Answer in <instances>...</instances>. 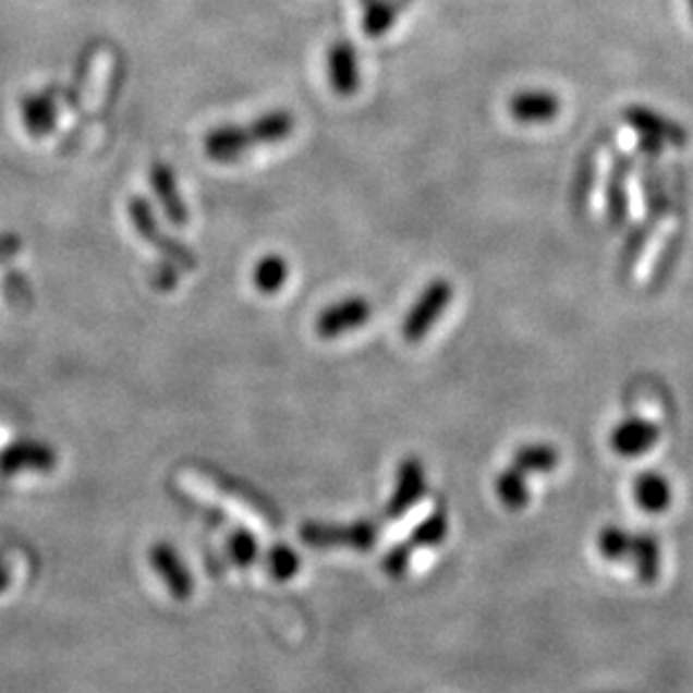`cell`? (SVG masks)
<instances>
[{
  "mask_svg": "<svg viewBox=\"0 0 693 693\" xmlns=\"http://www.w3.org/2000/svg\"><path fill=\"white\" fill-rule=\"evenodd\" d=\"M453 299V285L447 279H434L413 307L409 311L404 324H402V335L409 343H417L427 337V332L436 326L438 317L447 311L449 303Z\"/></svg>",
  "mask_w": 693,
  "mask_h": 693,
  "instance_id": "6da1fadb",
  "label": "cell"
},
{
  "mask_svg": "<svg viewBox=\"0 0 693 693\" xmlns=\"http://www.w3.org/2000/svg\"><path fill=\"white\" fill-rule=\"evenodd\" d=\"M301 538L307 546L330 548V546H353L357 550H366L375 544L377 530L368 521H357L353 525H326V523H307L301 530Z\"/></svg>",
  "mask_w": 693,
  "mask_h": 693,
  "instance_id": "7a4b0ae2",
  "label": "cell"
},
{
  "mask_svg": "<svg viewBox=\"0 0 693 693\" xmlns=\"http://www.w3.org/2000/svg\"><path fill=\"white\" fill-rule=\"evenodd\" d=\"M129 216L133 220V227H135L137 234L144 241H148L150 245H156V250H160L167 258L175 260L178 267H184V269L196 267V258L191 256L189 250H184V245H180L162 234L158 222H156V216H153L150 205L144 198H133L129 203Z\"/></svg>",
  "mask_w": 693,
  "mask_h": 693,
  "instance_id": "3957f363",
  "label": "cell"
},
{
  "mask_svg": "<svg viewBox=\"0 0 693 693\" xmlns=\"http://www.w3.org/2000/svg\"><path fill=\"white\" fill-rule=\"evenodd\" d=\"M370 317V303L364 296H349L328 305L317 317L315 330L321 339H337L345 332L362 328Z\"/></svg>",
  "mask_w": 693,
  "mask_h": 693,
  "instance_id": "277c9868",
  "label": "cell"
},
{
  "mask_svg": "<svg viewBox=\"0 0 693 693\" xmlns=\"http://www.w3.org/2000/svg\"><path fill=\"white\" fill-rule=\"evenodd\" d=\"M57 453L44 442H14L0 451V474L14 476L23 472L44 474L54 470Z\"/></svg>",
  "mask_w": 693,
  "mask_h": 693,
  "instance_id": "5b68a950",
  "label": "cell"
},
{
  "mask_svg": "<svg viewBox=\"0 0 693 693\" xmlns=\"http://www.w3.org/2000/svg\"><path fill=\"white\" fill-rule=\"evenodd\" d=\"M624 120L637 135L653 137V139L662 142L665 146L667 144L684 146L686 139H689L686 131L678 122L665 118L662 112L646 108V106H629L624 110Z\"/></svg>",
  "mask_w": 693,
  "mask_h": 693,
  "instance_id": "8992f818",
  "label": "cell"
},
{
  "mask_svg": "<svg viewBox=\"0 0 693 693\" xmlns=\"http://www.w3.org/2000/svg\"><path fill=\"white\" fill-rule=\"evenodd\" d=\"M328 82L335 95L351 97L360 90V57L353 44L335 41L328 50Z\"/></svg>",
  "mask_w": 693,
  "mask_h": 693,
  "instance_id": "52a82bcc",
  "label": "cell"
},
{
  "mask_svg": "<svg viewBox=\"0 0 693 693\" xmlns=\"http://www.w3.org/2000/svg\"><path fill=\"white\" fill-rule=\"evenodd\" d=\"M148 561L175 599L191 597V593H194V580H191V574L184 561L180 559L178 550H173L169 544H156L150 546Z\"/></svg>",
  "mask_w": 693,
  "mask_h": 693,
  "instance_id": "ba28073f",
  "label": "cell"
},
{
  "mask_svg": "<svg viewBox=\"0 0 693 693\" xmlns=\"http://www.w3.org/2000/svg\"><path fill=\"white\" fill-rule=\"evenodd\" d=\"M256 148L252 142V135L247 126L241 124H227L218 126L205 137V153L207 158L220 165H231L243 160V156Z\"/></svg>",
  "mask_w": 693,
  "mask_h": 693,
  "instance_id": "9c48e42d",
  "label": "cell"
},
{
  "mask_svg": "<svg viewBox=\"0 0 693 693\" xmlns=\"http://www.w3.org/2000/svg\"><path fill=\"white\" fill-rule=\"evenodd\" d=\"M508 110L519 124H548L559 118L561 99L548 90H525L510 99Z\"/></svg>",
  "mask_w": 693,
  "mask_h": 693,
  "instance_id": "30bf717a",
  "label": "cell"
},
{
  "mask_svg": "<svg viewBox=\"0 0 693 693\" xmlns=\"http://www.w3.org/2000/svg\"><path fill=\"white\" fill-rule=\"evenodd\" d=\"M633 171L631 156H615L606 182V216L612 229H620L629 220V191L627 180Z\"/></svg>",
  "mask_w": 693,
  "mask_h": 693,
  "instance_id": "8fae6325",
  "label": "cell"
},
{
  "mask_svg": "<svg viewBox=\"0 0 693 693\" xmlns=\"http://www.w3.org/2000/svg\"><path fill=\"white\" fill-rule=\"evenodd\" d=\"M658 440H660V427H656L653 422H646L642 417H629L620 422V425L610 434L612 451L627 458L646 453L648 449L656 447Z\"/></svg>",
  "mask_w": 693,
  "mask_h": 693,
  "instance_id": "7c38bea8",
  "label": "cell"
},
{
  "mask_svg": "<svg viewBox=\"0 0 693 693\" xmlns=\"http://www.w3.org/2000/svg\"><path fill=\"white\" fill-rule=\"evenodd\" d=\"M148 180H150L153 191H156V198H158L165 216L169 218V222H173L175 227L186 224L189 209L180 196V186H178V180H175V173L171 171V167L165 162H156L150 167Z\"/></svg>",
  "mask_w": 693,
  "mask_h": 693,
  "instance_id": "4fadbf2b",
  "label": "cell"
},
{
  "mask_svg": "<svg viewBox=\"0 0 693 693\" xmlns=\"http://www.w3.org/2000/svg\"><path fill=\"white\" fill-rule=\"evenodd\" d=\"M425 489H427L425 470H422L420 460L406 458L398 472V485H396V491L389 500L387 514L391 519H400L409 508H413L417 503V498L425 494Z\"/></svg>",
  "mask_w": 693,
  "mask_h": 693,
  "instance_id": "5bb4252c",
  "label": "cell"
},
{
  "mask_svg": "<svg viewBox=\"0 0 693 693\" xmlns=\"http://www.w3.org/2000/svg\"><path fill=\"white\" fill-rule=\"evenodd\" d=\"M21 118L23 126L34 137H46L57 129L59 108L50 93H36L27 95L21 104Z\"/></svg>",
  "mask_w": 693,
  "mask_h": 693,
  "instance_id": "9a60e30c",
  "label": "cell"
},
{
  "mask_svg": "<svg viewBox=\"0 0 693 693\" xmlns=\"http://www.w3.org/2000/svg\"><path fill=\"white\" fill-rule=\"evenodd\" d=\"M296 120L288 110H269L260 118H256L252 124H247V131L252 135L254 146H269L281 144L294 133Z\"/></svg>",
  "mask_w": 693,
  "mask_h": 693,
  "instance_id": "2e32d148",
  "label": "cell"
},
{
  "mask_svg": "<svg viewBox=\"0 0 693 693\" xmlns=\"http://www.w3.org/2000/svg\"><path fill=\"white\" fill-rule=\"evenodd\" d=\"M633 496H635V503L646 510V512H665L669 506H671V485L667 483L665 476L660 474H642L635 478V485H633Z\"/></svg>",
  "mask_w": 693,
  "mask_h": 693,
  "instance_id": "e0dca14e",
  "label": "cell"
},
{
  "mask_svg": "<svg viewBox=\"0 0 693 693\" xmlns=\"http://www.w3.org/2000/svg\"><path fill=\"white\" fill-rule=\"evenodd\" d=\"M288 277H290V265L279 254H265L263 258H258L252 272L254 288L260 294H277L288 283Z\"/></svg>",
  "mask_w": 693,
  "mask_h": 693,
  "instance_id": "ac0fdd59",
  "label": "cell"
},
{
  "mask_svg": "<svg viewBox=\"0 0 693 693\" xmlns=\"http://www.w3.org/2000/svg\"><path fill=\"white\" fill-rule=\"evenodd\" d=\"M642 191H644V205H646V218L658 222L669 211V196L665 182L660 178V171L653 165V160L646 162L642 171Z\"/></svg>",
  "mask_w": 693,
  "mask_h": 693,
  "instance_id": "d6986e66",
  "label": "cell"
},
{
  "mask_svg": "<svg viewBox=\"0 0 693 693\" xmlns=\"http://www.w3.org/2000/svg\"><path fill=\"white\" fill-rule=\"evenodd\" d=\"M637 566L640 580L646 584H653L658 580L660 574V546L653 536L642 534V536H633V546H631V557Z\"/></svg>",
  "mask_w": 693,
  "mask_h": 693,
  "instance_id": "ffe728a7",
  "label": "cell"
},
{
  "mask_svg": "<svg viewBox=\"0 0 693 693\" xmlns=\"http://www.w3.org/2000/svg\"><path fill=\"white\" fill-rule=\"evenodd\" d=\"M557 462H559V453L555 447L527 445L514 453L512 467H516L521 474H542V472H552L557 467Z\"/></svg>",
  "mask_w": 693,
  "mask_h": 693,
  "instance_id": "44dd1931",
  "label": "cell"
},
{
  "mask_svg": "<svg viewBox=\"0 0 693 693\" xmlns=\"http://www.w3.org/2000/svg\"><path fill=\"white\" fill-rule=\"evenodd\" d=\"M496 494L500 503L510 510H523L530 503V491L525 485V474H521L516 467L506 470L496 478Z\"/></svg>",
  "mask_w": 693,
  "mask_h": 693,
  "instance_id": "7402d4cb",
  "label": "cell"
},
{
  "mask_svg": "<svg viewBox=\"0 0 693 693\" xmlns=\"http://www.w3.org/2000/svg\"><path fill=\"white\" fill-rule=\"evenodd\" d=\"M400 5L396 0H370L364 14V34L370 38H379L387 34L398 21Z\"/></svg>",
  "mask_w": 693,
  "mask_h": 693,
  "instance_id": "603a6c76",
  "label": "cell"
},
{
  "mask_svg": "<svg viewBox=\"0 0 693 693\" xmlns=\"http://www.w3.org/2000/svg\"><path fill=\"white\" fill-rule=\"evenodd\" d=\"M631 546H633V534L622 530V527H615V525H608L599 532L597 536V550L604 559H610V561H620V559H629L631 557Z\"/></svg>",
  "mask_w": 693,
  "mask_h": 693,
  "instance_id": "cb8c5ba5",
  "label": "cell"
},
{
  "mask_svg": "<svg viewBox=\"0 0 693 693\" xmlns=\"http://www.w3.org/2000/svg\"><path fill=\"white\" fill-rule=\"evenodd\" d=\"M301 559L290 546H275L267 552V570L279 582H288L299 572Z\"/></svg>",
  "mask_w": 693,
  "mask_h": 693,
  "instance_id": "d4e9b609",
  "label": "cell"
},
{
  "mask_svg": "<svg viewBox=\"0 0 693 693\" xmlns=\"http://www.w3.org/2000/svg\"><path fill=\"white\" fill-rule=\"evenodd\" d=\"M227 555L236 566H252L258 559V542L252 532L236 530L227 542Z\"/></svg>",
  "mask_w": 693,
  "mask_h": 693,
  "instance_id": "484cf974",
  "label": "cell"
},
{
  "mask_svg": "<svg viewBox=\"0 0 693 693\" xmlns=\"http://www.w3.org/2000/svg\"><path fill=\"white\" fill-rule=\"evenodd\" d=\"M447 536V514H442V512H436V514H431L427 521H422L417 527H415V532H413V536H411V548L413 546H438L442 538Z\"/></svg>",
  "mask_w": 693,
  "mask_h": 693,
  "instance_id": "4316f807",
  "label": "cell"
},
{
  "mask_svg": "<svg viewBox=\"0 0 693 693\" xmlns=\"http://www.w3.org/2000/svg\"><path fill=\"white\" fill-rule=\"evenodd\" d=\"M653 227H656V222L646 218V222H640V224H635L631 229V234H629V239L624 243V256H622V263L627 267H631L635 263V258L640 256V252L646 247V243H648V239L653 234Z\"/></svg>",
  "mask_w": 693,
  "mask_h": 693,
  "instance_id": "83f0119b",
  "label": "cell"
},
{
  "mask_svg": "<svg viewBox=\"0 0 693 693\" xmlns=\"http://www.w3.org/2000/svg\"><path fill=\"white\" fill-rule=\"evenodd\" d=\"M411 550L413 548L409 544L398 546L387 559H384V570H387L391 576H400L406 570L409 561H411Z\"/></svg>",
  "mask_w": 693,
  "mask_h": 693,
  "instance_id": "f1b7e54d",
  "label": "cell"
},
{
  "mask_svg": "<svg viewBox=\"0 0 693 693\" xmlns=\"http://www.w3.org/2000/svg\"><path fill=\"white\" fill-rule=\"evenodd\" d=\"M593 182H595V162H586L580 171V175H576V184H574V196L580 203H584L588 196H591V189H593Z\"/></svg>",
  "mask_w": 693,
  "mask_h": 693,
  "instance_id": "f546056e",
  "label": "cell"
},
{
  "mask_svg": "<svg viewBox=\"0 0 693 693\" xmlns=\"http://www.w3.org/2000/svg\"><path fill=\"white\" fill-rule=\"evenodd\" d=\"M21 250V239L16 234H0V260H8Z\"/></svg>",
  "mask_w": 693,
  "mask_h": 693,
  "instance_id": "4dcf8cb0",
  "label": "cell"
},
{
  "mask_svg": "<svg viewBox=\"0 0 693 693\" xmlns=\"http://www.w3.org/2000/svg\"><path fill=\"white\" fill-rule=\"evenodd\" d=\"M637 144H640L642 153H644V156H646L648 160H656V158L660 156V153H662V148H665V144H662V142L653 139V137H644V135H640Z\"/></svg>",
  "mask_w": 693,
  "mask_h": 693,
  "instance_id": "1f68e13d",
  "label": "cell"
},
{
  "mask_svg": "<svg viewBox=\"0 0 693 693\" xmlns=\"http://www.w3.org/2000/svg\"><path fill=\"white\" fill-rule=\"evenodd\" d=\"M10 584H12V568H10L8 559L0 555V593H5Z\"/></svg>",
  "mask_w": 693,
  "mask_h": 693,
  "instance_id": "d6a6232c",
  "label": "cell"
},
{
  "mask_svg": "<svg viewBox=\"0 0 693 693\" xmlns=\"http://www.w3.org/2000/svg\"><path fill=\"white\" fill-rule=\"evenodd\" d=\"M686 5H689V14H691V21H693V0H686Z\"/></svg>",
  "mask_w": 693,
  "mask_h": 693,
  "instance_id": "836d02e7",
  "label": "cell"
}]
</instances>
